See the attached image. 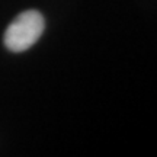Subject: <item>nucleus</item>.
<instances>
[{
    "mask_svg": "<svg viewBox=\"0 0 157 157\" xmlns=\"http://www.w3.org/2000/svg\"><path fill=\"white\" fill-rule=\"evenodd\" d=\"M45 21L38 10H26L16 16L5 32V45L13 52L31 48L44 32Z\"/></svg>",
    "mask_w": 157,
    "mask_h": 157,
    "instance_id": "1",
    "label": "nucleus"
}]
</instances>
